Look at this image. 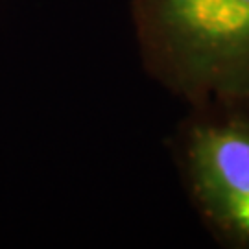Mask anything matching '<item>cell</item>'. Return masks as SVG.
Wrapping results in <instances>:
<instances>
[{"instance_id": "cell-2", "label": "cell", "mask_w": 249, "mask_h": 249, "mask_svg": "<svg viewBox=\"0 0 249 249\" xmlns=\"http://www.w3.org/2000/svg\"><path fill=\"white\" fill-rule=\"evenodd\" d=\"M201 107L187 127L181 162L190 196L220 240L249 248V106Z\"/></svg>"}, {"instance_id": "cell-1", "label": "cell", "mask_w": 249, "mask_h": 249, "mask_svg": "<svg viewBox=\"0 0 249 249\" xmlns=\"http://www.w3.org/2000/svg\"><path fill=\"white\" fill-rule=\"evenodd\" d=\"M146 67L196 107L249 106V0H133Z\"/></svg>"}]
</instances>
